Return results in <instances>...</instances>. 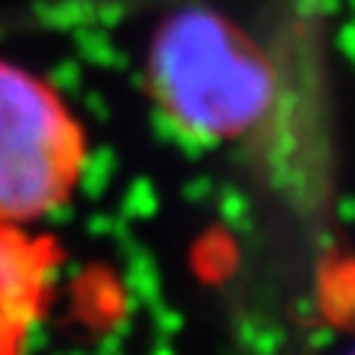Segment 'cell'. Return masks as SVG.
Returning a JSON list of instances; mask_svg holds the SVG:
<instances>
[{
	"label": "cell",
	"instance_id": "6da1fadb",
	"mask_svg": "<svg viewBox=\"0 0 355 355\" xmlns=\"http://www.w3.org/2000/svg\"><path fill=\"white\" fill-rule=\"evenodd\" d=\"M148 80L166 121L193 142H231L258 130L279 98L272 62L240 27L207 6L160 24Z\"/></svg>",
	"mask_w": 355,
	"mask_h": 355
},
{
	"label": "cell",
	"instance_id": "7a4b0ae2",
	"mask_svg": "<svg viewBox=\"0 0 355 355\" xmlns=\"http://www.w3.org/2000/svg\"><path fill=\"white\" fill-rule=\"evenodd\" d=\"M86 160L83 130L36 71L0 60V216L33 225L69 202Z\"/></svg>",
	"mask_w": 355,
	"mask_h": 355
},
{
	"label": "cell",
	"instance_id": "3957f363",
	"mask_svg": "<svg viewBox=\"0 0 355 355\" xmlns=\"http://www.w3.org/2000/svg\"><path fill=\"white\" fill-rule=\"evenodd\" d=\"M57 270L51 243L0 216V355H27Z\"/></svg>",
	"mask_w": 355,
	"mask_h": 355
}]
</instances>
